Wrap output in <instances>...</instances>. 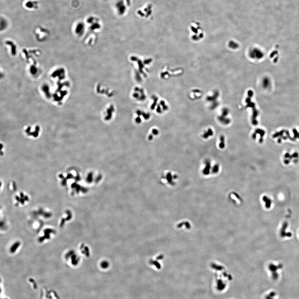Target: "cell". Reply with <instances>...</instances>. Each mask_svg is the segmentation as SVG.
Returning <instances> with one entry per match:
<instances>
[{
	"mask_svg": "<svg viewBox=\"0 0 299 299\" xmlns=\"http://www.w3.org/2000/svg\"><path fill=\"white\" fill-rule=\"evenodd\" d=\"M24 6L28 10H37L39 8V3L35 0H27L24 3Z\"/></svg>",
	"mask_w": 299,
	"mask_h": 299,
	"instance_id": "cell-1",
	"label": "cell"
},
{
	"mask_svg": "<svg viewBox=\"0 0 299 299\" xmlns=\"http://www.w3.org/2000/svg\"><path fill=\"white\" fill-rule=\"evenodd\" d=\"M264 299H279V298L276 292L271 291L266 294Z\"/></svg>",
	"mask_w": 299,
	"mask_h": 299,
	"instance_id": "cell-2",
	"label": "cell"
}]
</instances>
